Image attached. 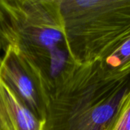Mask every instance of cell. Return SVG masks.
Segmentation results:
<instances>
[{"mask_svg":"<svg viewBox=\"0 0 130 130\" xmlns=\"http://www.w3.org/2000/svg\"><path fill=\"white\" fill-rule=\"evenodd\" d=\"M11 47L40 72L49 92L75 63L59 0H0V52Z\"/></svg>","mask_w":130,"mask_h":130,"instance_id":"1","label":"cell"},{"mask_svg":"<svg viewBox=\"0 0 130 130\" xmlns=\"http://www.w3.org/2000/svg\"><path fill=\"white\" fill-rule=\"evenodd\" d=\"M108 130H130V88L123 97Z\"/></svg>","mask_w":130,"mask_h":130,"instance_id":"7","label":"cell"},{"mask_svg":"<svg viewBox=\"0 0 130 130\" xmlns=\"http://www.w3.org/2000/svg\"><path fill=\"white\" fill-rule=\"evenodd\" d=\"M43 123L0 79V130H43Z\"/></svg>","mask_w":130,"mask_h":130,"instance_id":"5","label":"cell"},{"mask_svg":"<svg viewBox=\"0 0 130 130\" xmlns=\"http://www.w3.org/2000/svg\"><path fill=\"white\" fill-rule=\"evenodd\" d=\"M65 37L78 65L99 61L130 34V0H59Z\"/></svg>","mask_w":130,"mask_h":130,"instance_id":"3","label":"cell"},{"mask_svg":"<svg viewBox=\"0 0 130 130\" xmlns=\"http://www.w3.org/2000/svg\"><path fill=\"white\" fill-rule=\"evenodd\" d=\"M130 74L108 77L99 62L75 63L50 91L43 130H108Z\"/></svg>","mask_w":130,"mask_h":130,"instance_id":"2","label":"cell"},{"mask_svg":"<svg viewBox=\"0 0 130 130\" xmlns=\"http://www.w3.org/2000/svg\"><path fill=\"white\" fill-rule=\"evenodd\" d=\"M0 79L27 108L44 122L48 88L38 69L13 48H6L0 58Z\"/></svg>","mask_w":130,"mask_h":130,"instance_id":"4","label":"cell"},{"mask_svg":"<svg viewBox=\"0 0 130 130\" xmlns=\"http://www.w3.org/2000/svg\"><path fill=\"white\" fill-rule=\"evenodd\" d=\"M106 76L118 77L130 74V34L108 51L99 61Z\"/></svg>","mask_w":130,"mask_h":130,"instance_id":"6","label":"cell"}]
</instances>
